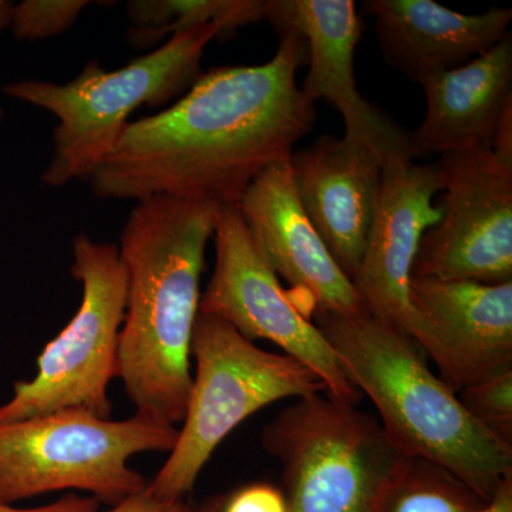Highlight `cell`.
Segmentation results:
<instances>
[{
	"label": "cell",
	"mask_w": 512,
	"mask_h": 512,
	"mask_svg": "<svg viewBox=\"0 0 512 512\" xmlns=\"http://www.w3.org/2000/svg\"><path fill=\"white\" fill-rule=\"evenodd\" d=\"M218 208L165 195L138 201L117 247L126 272L117 377L138 416L167 426L187 412L192 333Z\"/></svg>",
	"instance_id": "cell-2"
},
{
	"label": "cell",
	"mask_w": 512,
	"mask_h": 512,
	"mask_svg": "<svg viewBox=\"0 0 512 512\" xmlns=\"http://www.w3.org/2000/svg\"><path fill=\"white\" fill-rule=\"evenodd\" d=\"M237 207L256 248L275 274L303 296L309 316L367 313L355 285L306 217L293 185L289 160L272 165L256 177Z\"/></svg>",
	"instance_id": "cell-14"
},
{
	"label": "cell",
	"mask_w": 512,
	"mask_h": 512,
	"mask_svg": "<svg viewBox=\"0 0 512 512\" xmlns=\"http://www.w3.org/2000/svg\"><path fill=\"white\" fill-rule=\"evenodd\" d=\"M487 503L446 467L404 456L384 485L377 512H476Z\"/></svg>",
	"instance_id": "cell-19"
},
{
	"label": "cell",
	"mask_w": 512,
	"mask_h": 512,
	"mask_svg": "<svg viewBox=\"0 0 512 512\" xmlns=\"http://www.w3.org/2000/svg\"><path fill=\"white\" fill-rule=\"evenodd\" d=\"M409 296L421 352L451 390L512 369V282L412 278Z\"/></svg>",
	"instance_id": "cell-13"
},
{
	"label": "cell",
	"mask_w": 512,
	"mask_h": 512,
	"mask_svg": "<svg viewBox=\"0 0 512 512\" xmlns=\"http://www.w3.org/2000/svg\"><path fill=\"white\" fill-rule=\"evenodd\" d=\"M457 394L474 420L512 446V369L485 377Z\"/></svg>",
	"instance_id": "cell-20"
},
{
	"label": "cell",
	"mask_w": 512,
	"mask_h": 512,
	"mask_svg": "<svg viewBox=\"0 0 512 512\" xmlns=\"http://www.w3.org/2000/svg\"><path fill=\"white\" fill-rule=\"evenodd\" d=\"M266 20L278 32L293 30L305 40L308 74L301 87L306 99L328 101L345 123V140L366 148L386 165L413 158L409 131L360 94L355 52L363 20L352 0H268Z\"/></svg>",
	"instance_id": "cell-11"
},
{
	"label": "cell",
	"mask_w": 512,
	"mask_h": 512,
	"mask_svg": "<svg viewBox=\"0 0 512 512\" xmlns=\"http://www.w3.org/2000/svg\"><path fill=\"white\" fill-rule=\"evenodd\" d=\"M491 150L498 160L512 167V104L504 110L491 138Z\"/></svg>",
	"instance_id": "cell-25"
},
{
	"label": "cell",
	"mask_w": 512,
	"mask_h": 512,
	"mask_svg": "<svg viewBox=\"0 0 512 512\" xmlns=\"http://www.w3.org/2000/svg\"><path fill=\"white\" fill-rule=\"evenodd\" d=\"M70 274L82 285V302L66 328L50 340L30 380L13 386L0 404V424L60 412H84L110 419L111 380L126 311V272L117 245L93 241L86 232L73 239Z\"/></svg>",
	"instance_id": "cell-8"
},
{
	"label": "cell",
	"mask_w": 512,
	"mask_h": 512,
	"mask_svg": "<svg viewBox=\"0 0 512 512\" xmlns=\"http://www.w3.org/2000/svg\"><path fill=\"white\" fill-rule=\"evenodd\" d=\"M266 9L268 0H134L127 5L133 22L127 42L148 49L167 36L211 23L220 26V39H225L242 26L265 20Z\"/></svg>",
	"instance_id": "cell-18"
},
{
	"label": "cell",
	"mask_w": 512,
	"mask_h": 512,
	"mask_svg": "<svg viewBox=\"0 0 512 512\" xmlns=\"http://www.w3.org/2000/svg\"><path fill=\"white\" fill-rule=\"evenodd\" d=\"M225 497H212L208 498L204 504L201 505L197 510H192V512H222V508H224Z\"/></svg>",
	"instance_id": "cell-28"
},
{
	"label": "cell",
	"mask_w": 512,
	"mask_h": 512,
	"mask_svg": "<svg viewBox=\"0 0 512 512\" xmlns=\"http://www.w3.org/2000/svg\"><path fill=\"white\" fill-rule=\"evenodd\" d=\"M220 37L215 23L195 26L113 72L89 62L69 83L22 80L3 86L2 93L10 99L49 111L57 119L43 183L64 187L74 180L89 181L119 143L131 114L141 106L157 109L184 96L202 76L205 49Z\"/></svg>",
	"instance_id": "cell-4"
},
{
	"label": "cell",
	"mask_w": 512,
	"mask_h": 512,
	"mask_svg": "<svg viewBox=\"0 0 512 512\" xmlns=\"http://www.w3.org/2000/svg\"><path fill=\"white\" fill-rule=\"evenodd\" d=\"M384 62L413 82L457 69L493 49L510 33L512 10L463 15L433 0H367Z\"/></svg>",
	"instance_id": "cell-16"
},
{
	"label": "cell",
	"mask_w": 512,
	"mask_h": 512,
	"mask_svg": "<svg viewBox=\"0 0 512 512\" xmlns=\"http://www.w3.org/2000/svg\"><path fill=\"white\" fill-rule=\"evenodd\" d=\"M441 220L421 239L412 278L512 282V167L490 146L436 161Z\"/></svg>",
	"instance_id": "cell-10"
},
{
	"label": "cell",
	"mask_w": 512,
	"mask_h": 512,
	"mask_svg": "<svg viewBox=\"0 0 512 512\" xmlns=\"http://www.w3.org/2000/svg\"><path fill=\"white\" fill-rule=\"evenodd\" d=\"M12 6V3L8 2V0H0V35H2L3 30L9 28ZM2 119L3 110L2 107H0V121H2Z\"/></svg>",
	"instance_id": "cell-27"
},
{
	"label": "cell",
	"mask_w": 512,
	"mask_h": 512,
	"mask_svg": "<svg viewBox=\"0 0 512 512\" xmlns=\"http://www.w3.org/2000/svg\"><path fill=\"white\" fill-rule=\"evenodd\" d=\"M107 512H192V510L184 501L165 503L150 497L144 490L143 493L128 498L124 503L116 505Z\"/></svg>",
	"instance_id": "cell-24"
},
{
	"label": "cell",
	"mask_w": 512,
	"mask_h": 512,
	"mask_svg": "<svg viewBox=\"0 0 512 512\" xmlns=\"http://www.w3.org/2000/svg\"><path fill=\"white\" fill-rule=\"evenodd\" d=\"M100 503L92 497H80L69 494L55 503L36 508H16L9 504H0V512H99Z\"/></svg>",
	"instance_id": "cell-23"
},
{
	"label": "cell",
	"mask_w": 512,
	"mask_h": 512,
	"mask_svg": "<svg viewBox=\"0 0 512 512\" xmlns=\"http://www.w3.org/2000/svg\"><path fill=\"white\" fill-rule=\"evenodd\" d=\"M281 463L288 512H377L406 454L379 419L328 393L299 397L262 431Z\"/></svg>",
	"instance_id": "cell-7"
},
{
	"label": "cell",
	"mask_w": 512,
	"mask_h": 512,
	"mask_svg": "<svg viewBox=\"0 0 512 512\" xmlns=\"http://www.w3.org/2000/svg\"><path fill=\"white\" fill-rule=\"evenodd\" d=\"M215 265L200 312L220 318L254 342L268 340L309 367L339 402L357 406L362 394L350 382L338 355L265 261L237 205L218 208Z\"/></svg>",
	"instance_id": "cell-9"
},
{
	"label": "cell",
	"mask_w": 512,
	"mask_h": 512,
	"mask_svg": "<svg viewBox=\"0 0 512 512\" xmlns=\"http://www.w3.org/2000/svg\"><path fill=\"white\" fill-rule=\"evenodd\" d=\"M476 512H512V477L507 478L491 500Z\"/></svg>",
	"instance_id": "cell-26"
},
{
	"label": "cell",
	"mask_w": 512,
	"mask_h": 512,
	"mask_svg": "<svg viewBox=\"0 0 512 512\" xmlns=\"http://www.w3.org/2000/svg\"><path fill=\"white\" fill-rule=\"evenodd\" d=\"M195 359L183 427L146 493L165 503L184 501L202 468L242 421L269 404L326 392L309 367L258 348L220 318L198 312L192 333ZM328 393V392H326Z\"/></svg>",
	"instance_id": "cell-5"
},
{
	"label": "cell",
	"mask_w": 512,
	"mask_h": 512,
	"mask_svg": "<svg viewBox=\"0 0 512 512\" xmlns=\"http://www.w3.org/2000/svg\"><path fill=\"white\" fill-rule=\"evenodd\" d=\"M278 33L281 42L268 62L215 67L173 106L130 121L89 178L94 194L237 205L256 177L288 161L311 133L316 109L296 82L308 63L305 40L293 30Z\"/></svg>",
	"instance_id": "cell-1"
},
{
	"label": "cell",
	"mask_w": 512,
	"mask_h": 512,
	"mask_svg": "<svg viewBox=\"0 0 512 512\" xmlns=\"http://www.w3.org/2000/svg\"><path fill=\"white\" fill-rule=\"evenodd\" d=\"M306 217L353 282L365 254L383 181V164L345 138L319 137L289 158Z\"/></svg>",
	"instance_id": "cell-15"
},
{
	"label": "cell",
	"mask_w": 512,
	"mask_h": 512,
	"mask_svg": "<svg viewBox=\"0 0 512 512\" xmlns=\"http://www.w3.org/2000/svg\"><path fill=\"white\" fill-rule=\"evenodd\" d=\"M89 5L86 0H25L12 6L9 29L18 40L50 39L72 28Z\"/></svg>",
	"instance_id": "cell-21"
},
{
	"label": "cell",
	"mask_w": 512,
	"mask_h": 512,
	"mask_svg": "<svg viewBox=\"0 0 512 512\" xmlns=\"http://www.w3.org/2000/svg\"><path fill=\"white\" fill-rule=\"evenodd\" d=\"M313 319L403 454L446 467L485 501L512 477V446L470 416L409 335L369 313Z\"/></svg>",
	"instance_id": "cell-3"
},
{
	"label": "cell",
	"mask_w": 512,
	"mask_h": 512,
	"mask_svg": "<svg viewBox=\"0 0 512 512\" xmlns=\"http://www.w3.org/2000/svg\"><path fill=\"white\" fill-rule=\"evenodd\" d=\"M222 512H288L285 495L271 484H251L225 498Z\"/></svg>",
	"instance_id": "cell-22"
},
{
	"label": "cell",
	"mask_w": 512,
	"mask_h": 512,
	"mask_svg": "<svg viewBox=\"0 0 512 512\" xmlns=\"http://www.w3.org/2000/svg\"><path fill=\"white\" fill-rule=\"evenodd\" d=\"M436 163L400 157L383 167L375 218L353 278L366 312L402 330L419 345L420 320L410 303V281L421 239L443 217Z\"/></svg>",
	"instance_id": "cell-12"
},
{
	"label": "cell",
	"mask_w": 512,
	"mask_h": 512,
	"mask_svg": "<svg viewBox=\"0 0 512 512\" xmlns=\"http://www.w3.org/2000/svg\"><path fill=\"white\" fill-rule=\"evenodd\" d=\"M177 427L134 414L101 419L60 412L0 424V504L77 490L116 507L143 493L146 478L128 466L143 453H170Z\"/></svg>",
	"instance_id": "cell-6"
},
{
	"label": "cell",
	"mask_w": 512,
	"mask_h": 512,
	"mask_svg": "<svg viewBox=\"0 0 512 512\" xmlns=\"http://www.w3.org/2000/svg\"><path fill=\"white\" fill-rule=\"evenodd\" d=\"M426 113L410 133L413 157L446 156L490 146L504 110L512 104V36L457 69L420 80Z\"/></svg>",
	"instance_id": "cell-17"
}]
</instances>
